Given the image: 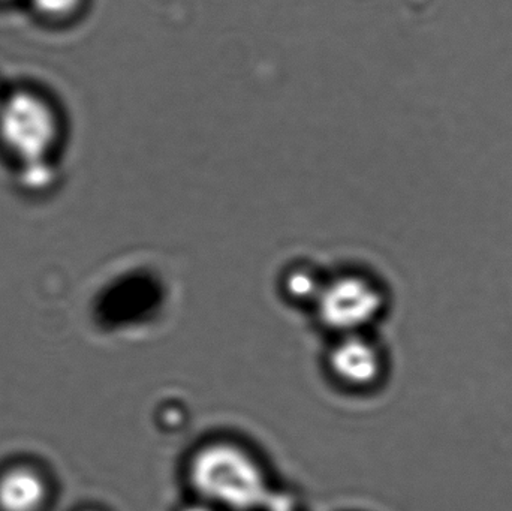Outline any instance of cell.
Masks as SVG:
<instances>
[{
  "label": "cell",
  "instance_id": "6da1fadb",
  "mask_svg": "<svg viewBox=\"0 0 512 511\" xmlns=\"http://www.w3.org/2000/svg\"><path fill=\"white\" fill-rule=\"evenodd\" d=\"M63 137L62 111L45 90L9 87L0 107V153L14 170L56 164Z\"/></svg>",
  "mask_w": 512,
  "mask_h": 511
},
{
  "label": "cell",
  "instance_id": "7a4b0ae2",
  "mask_svg": "<svg viewBox=\"0 0 512 511\" xmlns=\"http://www.w3.org/2000/svg\"><path fill=\"white\" fill-rule=\"evenodd\" d=\"M189 479L204 503L216 509L261 510L271 492L258 462L227 443L198 450L189 464Z\"/></svg>",
  "mask_w": 512,
  "mask_h": 511
},
{
  "label": "cell",
  "instance_id": "3957f363",
  "mask_svg": "<svg viewBox=\"0 0 512 511\" xmlns=\"http://www.w3.org/2000/svg\"><path fill=\"white\" fill-rule=\"evenodd\" d=\"M315 303L325 326L352 335L378 318L384 296L369 279L349 275L324 284Z\"/></svg>",
  "mask_w": 512,
  "mask_h": 511
},
{
  "label": "cell",
  "instance_id": "277c9868",
  "mask_svg": "<svg viewBox=\"0 0 512 511\" xmlns=\"http://www.w3.org/2000/svg\"><path fill=\"white\" fill-rule=\"evenodd\" d=\"M51 486L44 471L32 464H14L0 473V511H44Z\"/></svg>",
  "mask_w": 512,
  "mask_h": 511
},
{
  "label": "cell",
  "instance_id": "5b68a950",
  "mask_svg": "<svg viewBox=\"0 0 512 511\" xmlns=\"http://www.w3.org/2000/svg\"><path fill=\"white\" fill-rule=\"evenodd\" d=\"M330 369L340 381L349 386H369L378 380L382 357L378 348L357 333L346 335L331 350Z\"/></svg>",
  "mask_w": 512,
  "mask_h": 511
},
{
  "label": "cell",
  "instance_id": "8992f818",
  "mask_svg": "<svg viewBox=\"0 0 512 511\" xmlns=\"http://www.w3.org/2000/svg\"><path fill=\"white\" fill-rule=\"evenodd\" d=\"M38 20L47 24H65L74 20L84 0H27Z\"/></svg>",
  "mask_w": 512,
  "mask_h": 511
},
{
  "label": "cell",
  "instance_id": "52a82bcc",
  "mask_svg": "<svg viewBox=\"0 0 512 511\" xmlns=\"http://www.w3.org/2000/svg\"><path fill=\"white\" fill-rule=\"evenodd\" d=\"M286 293L301 302H316L321 293L322 284L315 272L309 269H294L289 272L285 282Z\"/></svg>",
  "mask_w": 512,
  "mask_h": 511
},
{
  "label": "cell",
  "instance_id": "ba28073f",
  "mask_svg": "<svg viewBox=\"0 0 512 511\" xmlns=\"http://www.w3.org/2000/svg\"><path fill=\"white\" fill-rule=\"evenodd\" d=\"M259 511H298L294 498L282 492L271 491L267 501Z\"/></svg>",
  "mask_w": 512,
  "mask_h": 511
},
{
  "label": "cell",
  "instance_id": "9c48e42d",
  "mask_svg": "<svg viewBox=\"0 0 512 511\" xmlns=\"http://www.w3.org/2000/svg\"><path fill=\"white\" fill-rule=\"evenodd\" d=\"M180 511H218L216 510V507L210 506V504L207 503H197V504H191V506H186L185 509H182Z\"/></svg>",
  "mask_w": 512,
  "mask_h": 511
},
{
  "label": "cell",
  "instance_id": "30bf717a",
  "mask_svg": "<svg viewBox=\"0 0 512 511\" xmlns=\"http://www.w3.org/2000/svg\"><path fill=\"white\" fill-rule=\"evenodd\" d=\"M9 87L3 83L2 78H0V107H2L3 101H5L6 95H8Z\"/></svg>",
  "mask_w": 512,
  "mask_h": 511
},
{
  "label": "cell",
  "instance_id": "8fae6325",
  "mask_svg": "<svg viewBox=\"0 0 512 511\" xmlns=\"http://www.w3.org/2000/svg\"><path fill=\"white\" fill-rule=\"evenodd\" d=\"M9 2H14V0H0V3H9Z\"/></svg>",
  "mask_w": 512,
  "mask_h": 511
},
{
  "label": "cell",
  "instance_id": "7c38bea8",
  "mask_svg": "<svg viewBox=\"0 0 512 511\" xmlns=\"http://www.w3.org/2000/svg\"><path fill=\"white\" fill-rule=\"evenodd\" d=\"M84 511H96V510H84Z\"/></svg>",
  "mask_w": 512,
  "mask_h": 511
}]
</instances>
